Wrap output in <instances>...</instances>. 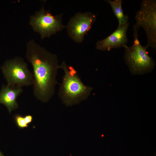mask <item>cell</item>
<instances>
[{
    "label": "cell",
    "mask_w": 156,
    "mask_h": 156,
    "mask_svg": "<svg viewBox=\"0 0 156 156\" xmlns=\"http://www.w3.org/2000/svg\"><path fill=\"white\" fill-rule=\"evenodd\" d=\"M136 23L134 27L143 28L147 37L145 48L156 49V1L144 0L135 16Z\"/></svg>",
    "instance_id": "obj_4"
},
{
    "label": "cell",
    "mask_w": 156,
    "mask_h": 156,
    "mask_svg": "<svg viewBox=\"0 0 156 156\" xmlns=\"http://www.w3.org/2000/svg\"><path fill=\"white\" fill-rule=\"evenodd\" d=\"M23 92L22 88L3 85L0 91V103L7 107L10 114L18 108L16 99Z\"/></svg>",
    "instance_id": "obj_9"
},
{
    "label": "cell",
    "mask_w": 156,
    "mask_h": 156,
    "mask_svg": "<svg viewBox=\"0 0 156 156\" xmlns=\"http://www.w3.org/2000/svg\"><path fill=\"white\" fill-rule=\"evenodd\" d=\"M26 57L33 68L34 94L38 99L47 102L54 94L57 83V57L34 40L27 43Z\"/></svg>",
    "instance_id": "obj_1"
},
{
    "label": "cell",
    "mask_w": 156,
    "mask_h": 156,
    "mask_svg": "<svg viewBox=\"0 0 156 156\" xmlns=\"http://www.w3.org/2000/svg\"><path fill=\"white\" fill-rule=\"evenodd\" d=\"M105 1L110 5L114 14L118 21V26L128 23L129 17L124 13L122 8V0H107Z\"/></svg>",
    "instance_id": "obj_10"
},
{
    "label": "cell",
    "mask_w": 156,
    "mask_h": 156,
    "mask_svg": "<svg viewBox=\"0 0 156 156\" xmlns=\"http://www.w3.org/2000/svg\"><path fill=\"white\" fill-rule=\"evenodd\" d=\"M129 23L120 26L105 38L98 41L96 44L97 49L103 51H110L113 49L123 47L128 42L127 32Z\"/></svg>",
    "instance_id": "obj_8"
},
{
    "label": "cell",
    "mask_w": 156,
    "mask_h": 156,
    "mask_svg": "<svg viewBox=\"0 0 156 156\" xmlns=\"http://www.w3.org/2000/svg\"><path fill=\"white\" fill-rule=\"evenodd\" d=\"M1 68L7 85L21 88L33 85V74L22 58L17 57L6 60Z\"/></svg>",
    "instance_id": "obj_6"
},
{
    "label": "cell",
    "mask_w": 156,
    "mask_h": 156,
    "mask_svg": "<svg viewBox=\"0 0 156 156\" xmlns=\"http://www.w3.org/2000/svg\"><path fill=\"white\" fill-rule=\"evenodd\" d=\"M63 14L53 15L49 10H44V5L40 10L31 16L29 24L34 31L39 33L42 40L66 28L62 24Z\"/></svg>",
    "instance_id": "obj_5"
},
{
    "label": "cell",
    "mask_w": 156,
    "mask_h": 156,
    "mask_svg": "<svg viewBox=\"0 0 156 156\" xmlns=\"http://www.w3.org/2000/svg\"><path fill=\"white\" fill-rule=\"evenodd\" d=\"M134 40L133 45H125L124 59L133 75H142L151 72L154 68L155 63L148 55L147 49L140 44L138 38L139 29L133 27Z\"/></svg>",
    "instance_id": "obj_3"
},
{
    "label": "cell",
    "mask_w": 156,
    "mask_h": 156,
    "mask_svg": "<svg viewBox=\"0 0 156 156\" xmlns=\"http://www.w3.org/2000/svg\"><path fill=\"white\" fill-rule=\"evenodd\" d=\"M96 19V15L91 12L76 13L70 19L66 26L69 36L75 42H82Z\"/></svg>",
    "instance_id": "obj_7"
},
{
    "label": "cell",
    "mask_w": 156,
    "mask_h": 156,
    "mask_svg": "<svg viewBox=\"0 0 156 156\" xmlns=\"http://www.w3.org/2000/svg\"><path fill=\"white\" fill-rule=\"evenodd\" d=\"M60 68L64 73L58 92L63 103L69 106L87 99L92 90V87L85 85L74 67L68 65L65 62L59 65Z\"/></svg>",
    "instance_id": "obj_2"
},
{
    "label": "cell",
    "mask_w": 156,
    "mask_h": 156,
    "mask_svg": "<svg viewBox=\"0 0 156 156\" xmlns=\"http://www.w3.org/2000/svg\"><path fill=\"white\" fill-rule=\"evenodd\" d=\"M0 156H4L3 153L0 151Z\"/></svg>",
    "instance_id": "obj_13"
},
{
    "label": "cell",
    "mask_w": 156,
    "mask_h": 156,
    "mask_svg": "<svg viewBox=\"0 0 156 156\" xmlns=\"http://www.w3.org/2000/svg\"><path fill=\"white\" fill-rule=\"evenodd\" d=\"M24 119L26 123L28 125L32 121V116L30 115H27L24 116Z\"/></svg>",
    "instance_id": "obj_12"
},
{
    "label": "cell",
    "mask_w": 156,
    "mask_h": 156,
    "mask_svg": "<svg viewBox=\"0 0 156 156\" xmlns=\"http://www.w3.org/2000/svg\"><path fill=\"white\" fill-rule=\"evenodd\" d=\"M14 118L16 125L19 128L23 129L28 127V125L25 121L24 116L19 114H16Z\"/></svg>",
    "instance_id": "obj_11"
}]
</instances>
